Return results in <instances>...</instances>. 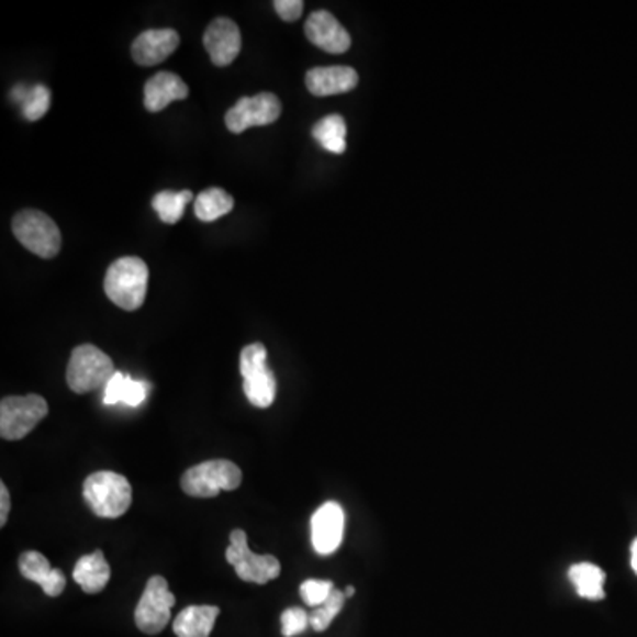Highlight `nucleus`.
Masks as SVG:
<instances>
[{
	"label": "nucleus",
	"instance_id": "1",
	"mask_svg": "<svg viewBox=\"0 0 637 637\" xmlns=\"http://www.w3.org/2000/svg\"><path fill=\"white\" fill-rule=\"evenodd\" d=\"M149 282V269L141 257H123L112 262L105 275V292L109 300L126 312H135L144 305Z\"/></svg>",
	"mask_w": 637,
	"mask_h": 637
},
{
	"label": "nucleus",
	"instance_id": "2",
	"mask_svg": "<svg viewBox=\"0 0 637 637\" xmlns=\"http://www.w3.org/2000/svg\"><path fill=\"white\" fill-rule=\"evenodd\" d=\"M83 498L101 519H118L132 505V485L123 474L98 471L86 478Z\"/></svg>",
	"mask_w": 637,
	"mask_h": 637
},
{
	"label": "nucleus",
	"instance_id": "3",
	"mask_svg": "<svg viewBox=\"0 0 637 637\" xmlns=\"http://www.w3.org/2000/svg\"><path fill=\"white\" fill-rule=\"evenodd\" d=\"M115 372L118 370L109 355L92 344H83V346L75 347L71 353L68 370H66V381L71 392L83 395V393L105 388Z\"/></svg>",
	"mask_w": 637,
	"mask_h": 637
},
{
	"label": "nucleus",
	"instance_id": "4",
	"mask_svg": "<svg viewBox=\"0 0 637 637\" xmlns=\"http://www.w3.org/2000/svg\"><path fill=\"white\" fill-rule=\"evenodd\" d=\"M242 469L231 460H205L182 474L181 489L191 498H214L242 485Z\"/></svg>",
	"mask_w": 637,
	"mask_h": 637
},
{
	"label": "nucleus",
	"instance_id": "5",
	"mask_svg": "<svg viewBox=\"0 0 637 637\" xmlns=\"http://www.w3.org/2000/svg\"><path fill=\"white\" fill-rule=\"evenodd\" d=\"M268 350L259 342L246 346L239 358V370L243 376V390L252 405L266 410L273 404L277 396V379L269 370Z\"/></svg>",
	"mask_w": 637,
	"mask_h": 637
},
{
	"label": "nucleus",
	"instance_id": "6",
	"mask_svg": "<svg viewBox=\"0 0 637 637\" xmlns=\"http://www.w3.org/2000/svg\"><path fill=\"white\" fill-rule=\"evenodd\" d=\"M13 234L29 252L42 259H54L63 243L54 220L36 210H23L14 216Z\"/></svg>",
	"mask_w": 637,
	"mask_h": 637
},
{
	"label": "nucleus",
	"instance_id": "7",
	"mask_svg": "<svg viewBox=\"0 0 637 637\" xmlns=\"http://www.w3.org/2000/svg\"><path fill=\"white\" fill-rule=\"evenodd\" d=\"M48 414L42 395L4 396L0 402V436L5 442H19L36 428Z\"/></svg>",
	"mask_w": 637,
	"mask_h": 637
},
{
	"label": "nucleus",
	"instance_id": "8",
	"mask_svg": "<svg viewBox=\"0 0 637 637\" xmlns=\"http://www.w3.org/2000/svg\"><path fill=\"white\" fill-rule=\"evenodd\" d=\"M225 558L228 563L233 565L237 578L246 583L266 584L277 579L282 572L280 561L275 556H260L250 551L243 529L231 532V546L225 551Z\"/></svg>",
	"mask_w": 637,
	"mask_h": 637
},
{
	"label": "nucleus",
	"instance_id": "9",
	"mask_svg": "<svg viewBox=\"0 0 637 637\" xmlns=\"http://www.w3.org/2000/svg\"><path fill=\"white\" fill-rule=\"evenodd\" d=\"M174 604H176V596L170 592L167 579L153 575L147 581L146 590L142 593L137 610H135V624L142 633L156 636L169 625Z\"/></svg>",
	"mask_w": 637,
	"mask_h": 637
},
{
	"label": "nucleus",
	"instance_id": "10",
	"mask_svg": "<svg viewBox=\"0 0 637 637\" xmlns=\"http://www.w3.org/2000/svg\"><path fill=\"white\" fill-rule=\"evenodd\" d=\"M280 114H282V103L277 96L273 92H259L252 98L245 96L242 100H237L236 105L225 115V124L228 132L239 135L248 127L273 124Z\"/></svg>",
	"mask_w": 637,
	"mask_h": 637
},
{
	"label": "nucleus",
	"instance_id": "11",
	"mask_svg": "<svg viewBox=\"0 0 637 637\" xmlns=\"http://www.w3.org/2000/svg\"><path fill=\"white\" fill-rule=\"evenodd\" d=\"M344 529H346V514L338 503L328 501L323 506H318L310 521L312 546L315 552L321 556L337 552L344 540Z\"/></svg>",
	"mask_w": 637,
	"mask_h": 637
},
{
	"label": "nucleus",
	"instance_id": "12",
	"mask_svg": "<svg viewBox=\"0 0 637 637\" xmlns=\"http://www.w3.org/2000/svg\"><path fill=\"white\" fill-rule=\"evenodd\" d=\"M305 36L312 45L328 54H346L350 48L349 32L326 10L310 14L305 22Z\"/></svg>",
	"mask_w": 637,
	"mask_h": 637
},
{
	"label": "nucleus",
	"instance_id": "13",
	"mask_svg": "<svg viewBox=\"0 0 637 637\" xmlns=\"http://www.w3.org/2000/svg\"><path fill=\"white\" fill-rule=\"evenodd\" d=\"M202 42L214 66L220 68L233 64L242 52V32L233 20H213L210 27L205 29Z\"/></svg>",
	"mask_w": 637,
	"mask_h": 637
},
{
	"label": "nucleus",
	"instance_id": "14",
	"mask_svg": "<svg viewBox=\"0 0 637 637\" xmlns=\"http://www.w3.org/2000/svg\"><path fill=\"white\" fill-rule=\"evenodd\" d=\"M179 34L174 29H150L133 42L132 57L141 66H156L178 51Z\"/></svg>",
	"mask_w": 637,
	"mask_h": 637
},
{
	"label": "nucleus",
	"instance_id": "15",
	"mask_svg": "<svg viewBox=\"0 0 637 637\" xmlns=\"http://www.w3.org/2000/svg\"><path fill=\"white\" fill-rule=\"evenodd\" d=\"M358 74L349 66H328V68L310 69L305 77L309 91L318 98L344 94L358 86Z\"/></svg>",
	"mask_w": 637,
	"mask_h": 637
},
{
	"label": "nucleus",
	"instance_id": "16",
	"mask_svg": "<svg viewBox=\"0 0 637 637\" xmlns=\"http://www.w3.org/2000/svg\"><path fill=\"white\" fill-rule=\"evenodd\" d=\"M188 92V86L182 82L181 77L170 71H159L144 87V105L147 112L156 114L167 109L172 101L187 100Z\"/></svg>",
	"mask_w": 637,
	"mask_h": 637
},
{
	"label": "nucleus",
	"instance_id": "17",
	"mask_svg": "<svg viewBox=\"0 0 637 637\" xmlns=\"http://www.w3.org/2000/svg\"><path fill=\"white\" fill-rule=\"evenodd\" d=\"M19 569L23 578L43 588L48 596H59L66 588V578L59 569H52L42 552L27 551L20 556Z\"/></svg>",
	"mask_w": 637,
	"mask_h": 637
},
{
	"label": "nucleus",
	"instance_id": "18",
	"mask_svg": "<svg viewBox=\"0 0 637 637\" xmlns=\"http://www.w3.org/2000/svg\"><path fill=\"white\" fill-rule=\"evenodd\" d=\"M219 615L216 605H190L174 619V633L178 637H210Z\"/></svg>",
	"mask_w": 637,
	"mask_h": 637
},
{
	"label": "nucleus",
	"instance_id": "19",
	"mask_svg": "<svg viewBox=\"0 0 637 637\" xmlns=\"http://www.w3.org/2000/svg\"><path fill=\"white\" fill-rule=\"evenodd\" d=\"M149 384L146 381L132 379L127 373L115 372L109 384L103 388V402L107 405L124 404L127 407H138L146 401Z\"/></svg>",
	"mask_w": 637,
	"mask_h": 637
},
{
	"label": "nucleus",
	"instance_id": "20",
	"mask_svg": "<svg viewBox=\"0 0 637 637\" xmlns=\"http://www.w3.org/2000/svg\"><path fill=\"white\" fill-rule=\"evenodd\" d=\"M75 583L89 595L105 590L110 581V567L101 551L86 555L77 561L74 570Z\"/></svg>",
	"mask_w": 637,
	"mask_h": 637
},
{
	"label": "nucleus",
	"instance_id": "21",
	"mask_svg": "<svg viewBox=\"0 0 637 637\" xmlns=\"http://www.w3.org/2000/svg\"><path fill=\"white\" fill-rule=\"evenodd\" d=\"M570 583L579 596L588 601H602L605 596V573L593 563H575L569 570Z\"/></svg>",
	"mask_w": 637,
	"mask_h": 637
},
{
	"label": "nucleus",
	"instance_id": "22",
	"mask_svg": "<svg viewBox=\"0 0 637 637\" xmlns=\"http://www.w3.org/2000/svg\"><path fill=\"white\" fill-rule=\"evenodd\" d=\"M315 141L333 155H342L346 150L347 126L344 118L338 114L326 115L315 123L312 130Z\"/></svg>",
	"mask_w": 637,
	"mask_h": 637
},
{
	"label": "nucleus",
	"instance_id": "23",
	"mask_svg": "<svg viewBox=\"0 0 637 637\" xmlns=\"http://www.w3.org/2000/svg\"><path fill=\"white\" fill-rule=\"evenodd\" d=\"M234 210V199L222 188H208L195 199V214L201 222H214Z\"/></svg>",
	"mask_w": 637,
	"mask_h": 637
},
{
	"label": "nucleus",
	"instance_id": "24",
	"mask_svg": "<svg viewBox=\"0 0 637 637\" xmlns=\"http://www.w3.org/2000/svg\"><path fill=\"white\" fill-rule=\"evenodd\" d=\"M193 199L190 190L182 191H159L153 197V210L158 213L159 220L169 225L178 223L182 219V213L187 210L188 202Z\"/></svg>",
	"mask_w": 637,
	"mask_h": 637
},
{
	"label": "nucleus",
	"instance_id": "25",
	"mask_svg": "<svg viewBox=\"0 0 637 637\" xmlns=\"http://www.w3.org/2000/svg\"><path fill=\"white\" fill-rule=\"evenodd\" d=\"M51 103L52 92L48 87L43 86V83L31 87V89H27V94L23 98L22 103H20L22 105L23 118L32 121V123L40 121L48 112V109H51Z\"/></svg>",
	"mask_w": 637,
	"mask_h": 637
},
{
	"label": "nucleus",
	"instance_id": "26",
	"mask_svg": "<svg viewBox=\"0 0 637 637\" xmlns=\"http://www.w3.org/2000/svg\"><path fill=\"white\" fill-rule=\"evenodd\" d=\"M344 602H346V595L335 588L328 601L315 607L314 613L310 615V627L317 633H324L332 625L333 619L337 618L338 613L344 607Z\"/></svg>",
	"mask_w": 637,
	"mask_h": 637
},
{
	"label": "nucleus",
	"instance_id": "27",
	"mask_svg": "<svg viewBox=\"0 0 637 637\" xmlns=\"http://www.w3.org/2000/svg\"><path fill=\"white\" fill-rule=\"evenodd\" d=\"M333 590H335V586H333L332 581L309 579V581L301 584L300 593L301 599L305 601V604L315 610V607H318V605H323L324 602L328 601Z\"/></svg>",
	"mask_w": 637,
	"mask_h": 637
},
{
	"label": "nucleus",
	"instance_id": "28",
	"mask_svg": "<svg viewBox=\"0 0 637 637\" xmlns=\"http://www.w3.org/2000/svg\"><path fill=\"white\" fill-rule=\"evenodd\" d=\"M280 622H282V636L294 637L305 633L310 625V616L301 607H289V610L283 611Z\"/></svg>",
	"mask_w": 637,
	"mask_h": 637
},
{
	"label": "nucleus",
	"instance_id": "29",
	"mask_svg": "<svg viewBox=\"0 0 637 637\" xmlns=\"http://www.w3.org/2000/svg\"><path fill=\"white\" fill-rule=\"evenodd\" d=\"M303 8H305V4L301 0H277L275 2V10H277L278 16L283 22H297V20H300L301 14H303Z\"/></svg>",
	"mask_w": 637,
	"mask_h": 637
},
{
	"label": "nucleus",
	"instance_id": "30",
	"mask_svg": "<svg viewBox=\"0 0 637 637\" xmlns=\"http://www.w3.org/2000/svg\"><path fill=\"white\" fill-rule=\"evenodd\" d=\"M11 500L10 491L5 488V483H0V526L4 528L8 523V515H10Z\"/></svg>",
	"mask_w": 637,
	"mask_h": 637
},
{
	"label": "nucleus",
	"instance_id": "31",
	"mask_svg": "<svg viewBox=\"0 0 637 637\" xmlns=\"http://www.w3.org/2000/svg\"><path fill=\"white\" fill-rule=\"evenodd\" d=\"M630 565H633L634 572L637 573V538L633 541V546H630Z\"/></svg>",
	"mask_w": 637,
	"mask_h": 637
},
{
	"label": "nucleus",
	"instance_id": "32",
	"mask_svg": "<svg viewBox=\"0 0 637 637\" xmlns=\"http://www.w3.org/2000/svg\"><path fill=\"white\" fill-rule=\"evenodd\" d=\"M344 595H346V599H347V596H353V595H355V588H353V586H347V588H346V592H344Z\"/></svg>",
	"mask_w": 637,
	"mask_h": 637
}]
</instances>
